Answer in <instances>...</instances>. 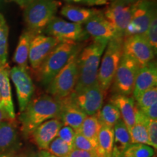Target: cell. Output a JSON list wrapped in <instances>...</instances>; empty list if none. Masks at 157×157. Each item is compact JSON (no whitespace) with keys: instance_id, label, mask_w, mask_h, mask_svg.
I'll use <instances>...</instances> for the list:
<instances>
[{"instance_id":"obj_35","label":"cell","mask_w":157,"mask_h":157,"mask_svg":"<svg viewBox=\"0 0 157 157\" xmlns=\"http://www.w3.org/2000/svg\"><path fill=\"white\" fill-rule=\"evenodd\" d=\"M146 127L148 135L149 146L156 150L157 148V119L146 117Z\"/></svg>"},{"instance_id":"obj_39","label":"cell","mask_w":157,"mask_h":157,"mask_svg":"<svg viewBox=\"0 0 157 157\" xmlns=\"http://www.w3.org/2000/svg\"><path fill=\"white\" fill-rule=\"evenodd\" d=\"M139 111L148 119H157V103H155L146 109L139 110Z\"/></svg>"},{"instance_id":"obj_32","label":"cell","mask_w":157,"mask_h":157,"mask_svg":"<svg viewBox=\"0 0 157 157\" xmlns=\"http://www.w3.org/2000/svg\"><path fill=\"white\" fill-rule=\"evenodd\" d=\"M135 101L137 109L139 110L146 109L157 103V87H154L143 92Z\"/></svg>"},{"instance_id":"obj_29","label":"cell","mask_w":157,"mask_h":157,"mask_svg":"<svg viewBox=\"0 0 157 157\" xmlns=\"http://www.w3.org/2000/svg\"><path fill=\"white\" fill-rule=\"evenodd\" d=\"M9 28L5 17L0 13V66L7 63Z\"/></svg>"},{"instance_id":"obj_10","label":"cell","mask_w":157,"mask_h":157,"mask_svg":"<svg viewBox=\"0 0 157 157\" xmlns=\"http://www.w3.org/2000/svg\"><path fill=\"white\" fill-rule=\"evenodd\" d=\"M104 95L98 82L78 93L69 95L71 101L87 116L97 115L103 106Z\"/></svg>"},{"instance_id":"obj_17","label":"cell","mask_w":157,"mask_h":157,"mask_svg":"<svg viewBox=\"0 0 157 157\" xmlns=\"http://www.w3.org/2000/svg\"><path fill=\"white\" fill-rule=\"evenodd\" d=\"M157 84V65L155 60L148 63L140 68L135 78L132 97L135 100L151 88L156 87Z\"/></svg>"},{"instance_id":"obj_12","label":"cell","mask_w":157,"mask_h":157,"mask_svg":"<svg viewBox=\"0 0 157 157\" xmlns=\"http://www.w3.org/2000/svg\"><path fill=\"white\" fill-rule=\"evenodd\" d=\"M10 77L15 84L20 112H22L34 95V82L29 70L17 66L10 69Z\"/></svg>"},{"instance_id":"obj_47","label":"cell","mask_w":157,"mask_h":157,"mask_svg":"<svg viewBox=\"0 0 157 157\" xmlns=\"http://www.w3.org/2000/svg\"><path fill=\"white\" fill-rule=\"evenodd\" d=\"M0 102H1V98H0Z\"/></svg>"},{"instance_id":"obj_27","label":"cell","mask_w":157,"mask_h":157,"mask_svg":"<svg viewBox=\"0 0 157 157\" xmlns=\"http://www.w3.org/2000/svg\"><path fill=\"white\" fill-rule=\"evenodd\" d=\"M102 127L97 116H87L76 132L98 143V133Z\"/></svg>"},{"instance_id":"obj_9","label":"cell","mask_w":157,"mask_h":157,"mask_svg":"<svg viewBox=\"0 0 157 157\" xmlns=\"http://www.w3.org/2000/svg\"><path fill=\"white\" fill-rule=\"evenodd\" d=\"M156 12V0H139L135 2L132 18L124 37L133 34H144L153 15Z\"/></svg>"},{"instance_id":"obj_28","label":"cell","mask_w":157,"mask_h":157,"mask_svg":"<svg viewBox=\"0 0 157 157\" xmlns=\"http://www.w3.org/2000/svg\"><path fill=\"white\" fill-rule=\"evenodd\" d=\"M96 116L102 125L111 127L114 126L116 123L121 119L119 111L111 102L102 106Z\"/></svg>"},{"instance_id":"obj_6","label":"cell","mask_w":157,"mask_h":157,"mask_svg":"<svg viewBox=\"0 0 157 157\" xmlns=\"http://www.w3.org/2000/svg\"><path fill=\"white\" fill-rule=\"evenodd\" d=\"M82 46L76 50L63 68L47 86L49 95L61 100L74 92L78 78L77 59Z\"/></svg>"},{"instance_id":"obj_38","label":"cell","mask_w":157,"mask_h":157,"mask_svg":"<svg viewBox=\"0 0 157 157\" xmlns=\"http://www.w3.org/2000/svg\"><path fill=\"white\" fill-rule=\"evenodd\" d=\"M68 2H73L85 5L87 6H95V5H104L109 3V0H64Z\"/></svg>"},{"instance_id":"obj_7","label":"cell","mask_w":157,"mask_h":157,"mask_svg":"<svg viewBox=\"0 0 157 157\" xmlns=\"http://www.w3.org/2000/svg\"><path fill=\"white\" fill-rule=\"evenodd\" d=\"M140 68L134 59L123 53L111 86L112 94L132 95L135 78Z\"/></svg>"},{"instance_id":"obj_48","label":"cell","mask_w":157,"mask_h":157,"mask_svg":"<svg viewBox=\"0 0 157 157\" xmlns=\"http://www.w3.org/2000/svg\"><path fill=\"white\" fill-rule=\"evenodd\" d=\"M153 157H154V156H153ZM154 157H156V156H154Z\"/></svg>"},{"instance_id":"obj_14","label":"cell","mask_w":157,"mask_h":157,"mask_svg":"<svg viewBox=\"0 0 157 157\" xmlns=\"http://www.w3.org/2000/svg\"><path fill=\"white\" fill-rule=\"evenodd\" d=\"M134 4L111 1L103 15L123 37L132 18Z\"/></svg>"},{"instance_id":"obj_34","label":"cell","mask_w":157,"mask_h":157,"mask_svg":"<svg viewBox=\"0 0 157 157\" xmlns=\"http://www.w3.org/2000/svg\"><path fill=\"white\" fill-rule=\"evenodd\" d=\"M145 36L154 50L155 55L157 52V12L153 15L148 29L145 32Z\"/></svg>"},{"instance_id":"obj_31","label":"cell","mask_w":157,"mask_h":157,"mask_svg":"<svg viewBox=\"0 0 157 157\" xmlns=\"http://www.w3.org/2000/svg\"><path fill=\"white\" fill-rule=\"evenodd\" d=\"M73 147L62 140L60 137H56L48 148V151L57 157H67Z\"/></svg>"},{"instance_id":"obj_24","label":"cell","mask_w":157,"mask_h":157,"mask_svg":"<svg viewBox=\"0 0 157 157\" xmlns=\"http://www.w3.org/2000/svg\"><path fill=\"white\" fill-rule=\"evenodd\" d=\"M113 149L111 157H121L124 151L132 143L129 130L122 119H120L113 127Z\"/></svg>"},{"instance_id":"obj_44","label":"cell","mask_w":157,"mask_h":157,"mask_svg":"<svg viewBox=\"0 0 157 157\" xmlns=\"http://www.w3.org/2000/svg\"><path fill=\"white\" fill-rule=\"evenodd\" d=\"M110 1L112 2H122V3H126V4H134L137 2L139 0H110Z\"/></svg>"},{"instance_id":"obj_11","label":"cell","mask_w":157,"mask_h":157,"mask_svg":"<svg viewBox=\"0 0 157 157\" xmlns=\"http://www.w3.org/2000/svg\"><path fill=\"white\" fill-rule=\"evenodd\" d=\"M123 53L132 58L140 67L154 60L156 56L144 34L124 37Z\"/></svg>"},{"instance_id":"obj_23","label":"cell","mask_w":157,"mask_h":157,"mask_svg":"<svg viewBox=\"0 0 157 157\" xmlns=\"http://www.w3.org/2000/svg\"><path fill=\"white\" fill-rule=\"evenodd\" d=\"M35 35H36L35 33L25 29L20 36L18 44L13 57V61L17 64V66L26 70L29 68V48L31 41Z\"/></svg>"},{"instance_id":"obj_19","label":"cell","mask_w":157,"mask_h":157,"mask_svg":"<svg viewBox=\"0 0 157 157\" xmlns=\"http://www.w3.org/2000/svg\"><path fill=\"white\" fill-rule=\"evenodd\" d=\"M119 111L121 119L129 130L134 124L136 118L137 108L135 99L131 95H124L120 94H112L110 101Z\"/></svg>"},{"instance_id":"obj_21","label":"cell","mask_w":157,"mask_h":157,"mask_svg":"<svg viewBox=\"0 0 157 157\" xmlns=\"http://www.w3.org/2000/svg\"><path fill=\"white\" fill-rule=\"evenodd\" d=\"M14 120L0 123V154L18 149V133Z\"/></svg>"},{"instance_id":"obj_4","label":"cell","mask_w":157,"mask_h":157,"mask_svg":"<svg viewBox=\"0 0 157 157\" xmlns=\"http://www.w3.org/2000/svg\"><path fill=\"white\" fill-rule=\"evenodd\" d=\"M60 6L57 0H31L24 7L26 29L36 34H42L47 25L56 16Z\"/></svg>"},{"instance_id":"obj_40","label":"cell","mask_w":157,"mask_h":157,"mask_svg":"<svg viewBox=\"0 0 157 157\" xmlns=\"http://www.w3.org/2000/svg\"><path fill=\"white\" fill-rule=\"evenodd\" d=\"M18 154V149H14V150L9 151L1 153L0 154V157H16Z\"/></svg>"},{"instance_id":"obj_41","label":"cell","mask_w":157,"mask_h":157,"mask_svg":"<svg viewBox=\"0 0 157 157\" xmlns=\"http://www.w3.org/2000/svg\"><path fill=\"white\" fill-rule=\"evenodd\" d=\"M36 154L37 157H57L45 150H39V151L37 152Z\"/></svg>"},{"instance_id":"obj_15","label":"cell","mask_w":157,"mask_h":157,"mask_svg":"<svg viewBox=\"0 0 157 157\" xmlns=\"http://www.w3.org/2000/svg\"><path fill=\"white\" fill-rule=\"evenodd\" d=\"M84 30L93 39H112L123 37L113 25L105 18L103 12L100 10L83 25Z\"/></svg>"},{"instance_id":"obj_22","label":"cell","mask_w":157,"mask_h":157,"mask_svg":"<svg viewBox=\"0 0 157 157\" xmlns=\"http://www.w3.org/2000/svg\"><path fill=\"white\" fill-rule=\"evenodd\" d=\"M100 10L94 8H85L73 5H66L61 8L60 14L71 22L83 25Z\"/></svg>"},{"instance_id":"obj_25","label":"cell","mask_w":157,"mask_h":157,"mask_svg":"<svg viewBox=\"0 0 157 157\" xmlns=\"http://www.w3.org/2000/svg\"><path fill=\"white\" fill-rule=\"evenodd\" d=\"M113 141V127L102 125L98 136V151L100 157H111Z\"/></svg>"},{"instance_id":"obj_36","label":"cell","mask_w":157,"mask_h":157,"mask_svg":"<svg viewBox=\"0 0 157 157\" xmlns=\"http://www.w3.org/2000/svg\"><path fill=\"white\" fill-rule=\"evenodd\" d=\"M76 133V131L71 127L63 125L59 129L57 137H60L62 140L68 143L69 146L73 147V143L74 138H75Z\"/></svg>"},{"instance_id":"obj_26","label":"cell","mask_w":157,"mask_h":157,"mask_svg":"<svg viewBox=\"0 0 157 157\" xmlns=\"http://www.w3.org/2000/svg\"><path fill=\"white\" fill-rule=\"evenodd\" d=\"M132 143H143L149 146L148 135L146 127V117L137 109L133 126L129 129Z\"/></svg>"},{"instance_id":"obj_45","label":"cell","mask_w":157,"mask_h":157,"mask_svg":"<svg viewBox=\"0 0 157 157\" xmlns=\"http://www.w3.org/2000/svg\"><path fill=\"white\" fill-rule=\"evenodd\" d=\"M26 157H37V154L36 152L31 151L28 154H26Z\"/></svg>"},{"instance_id":"obj_5","label":"cell","mask_w":157,"mask_h":157,"mask_svg":"<svg viewBox=\"0 0 157 157\" xmlns=\"http://www.w3.org/2000/svg\"><path fill=\"white\" fill-rule=\"evenodd\" d=\"M124 37L109 41L98 69L97 82L104 94L111 88L123 54Z\"/></svg>"},{"instance_id":"obj_16","label":"cell","mask_w":157,"mask_h":157,"mask_svg":"<svg viewBox=\"0 0 157 157\" xmlns=\"http://www.w3.org/2000/svg\"><path fill=\"white\" fill-rule=\"evenodd\" d=\"M63 125L59 118L50 119L39 125L30 135L40 150L47 151L50 143L58 136L59 129Z\"/></svg>"},{"instance_id":"obj_18","label":"cell","mask_w":157,"mask_h":157,"mask_svg":"<svg viewBox=\"0 0 157 157\" xmlns=\"http://www.w3.org/2000/svg\"><path fill=\"white\" fill-rule=\"evenodd\" d=\"M0 109L7 114L10 120H15V112L13 105L8 63L0 66Z\"/></svg>"},{"instance_id":"obj_3","label":"cell","mask_w":157,"mask_h":157,"mask_svg":"<svg viewBox=\"0 0 157 157\" xmlns=\"http://www.w3.org/2000/svg\"><path fill=\"white\" fill-rule=\"evenodd\" d=\"M82 44L81 43L61 42L49 53L36 72L39 81L47 87L51 80L67 63L71 57Z\"/></svg>"},{"instance_id":"obj_33","label":"cell","mask_w":157,"mask_h":157,"mask_svg":"<svg viewBox=\"0 0 157 157\" xmlns=\"http://www.w3.org/2000/svg\"><path fill=\"white\" fill-rule=\"evenodd\" d=\"M73 148L95 152L98 154V143L90 140L78 132L76 133L75 138L74 140Z\"/></svg>"},{"instance_id":"obj_43","label":"cell","mask_w":157,"mask_h":157,"mask_svg":"<svg viewBox=\"0 0 157 157\" xmlns=\"http://www.w3.org/2000/svg\"><path fill=\"white\" fill-rule=\"evenodd\" d=\"M6 120H10V119H9L8 117H7V114L4 112L2 109H0V123L4 121H6Z\"/></svg>"},{"instance_id":"obj_46","label":"cell","mask_w":157,"mask_h":157,"mask_svg":"<svg viewBox=\"0 0 157 157\" xmlns=\"http://www.w3.org/2000/svg\"><path fill=\"white\" fill-rule=\"evenodd\" d=\"M16 157H26V154H23V153H19Z\"/></svg>"},{"instance_id":"obj_13","label":"cell","mask_w":157,"mask_h":157,"mask_svg":"<svg viewBox=\"0 0 157 157\" xmlns=\"http://www.w3.org/2000/svg\"><path fill=\"white\" fill-rule=\"evenodd\" d=\"M60 42H61L52 36L43 34L35 35L31 42L29 53V61L32 69H38L46 57Z\"/></svg>"},{"instance_id":"obj_30","label":"cell","mask_w":157,"mask_h":157,"mask_svg":"<svg viewBox=\"0 0 157 157\" xmlns=\"http://www.w3.org/2000/svg\"><path fill=\"white\" fill-rule=\"evenodd\" d=\"M155 149L143 143H131L124 151L121 157H153Z\"/></svg>"},{"instance_id":"obj_8","label":"cell","mask_w":157,"mask_h":157,"mask_svg":"<svg viewBox=\"0 0 157 157\" xmlns=\"http://www.w3.org/2000/svg\"><path fill=\"white\" fill-rule=\"evenodd\" d=\"M42 34L54 37L60 42L75 43H80L90 37L82 25L68 22L56 16L51 20Z\"/></svg>"},{"instance_id":"obj_42","label":"cell","mask_w":157,"mask_h":157,"mask_svg":"<svg viewBox=\"0 0 157 157\" xmlns=\"http://www.w3.org/2000/svg\"><path fill=\"white\" fill-rule=\"evenodd\" d=\"M10 2H14L17 3L19 6H21V7L24 8L30 2L31 0H7Z\"/></svg>"},{"instance_id":"obj_2","label":"cell","mask_w":157,"mask_h":157,"mask_svg":"<svg viewBox=\"0 0 157 157\" xmlns=\"http://www.w3.org/2000/svg\"><path fill=\"white\" fill-rule=\"evenodd\" d=\"M109 40L93 39L91 43L82 48L78 56V78L74 93H78L97 82L100 63Z\"/></svg>"},{"instance_id":"obj_1","label":"cell","mask_w":157,"mask_h":157,"mask_svg":"<svg viewBox=\"0 0 157 157\" xmlns=\"http://www.w3.org/2000/svg\"><path fill=\"white\" fill-rule=\"evenodd\" d=\"M62 108L61 100L44 94L31 98L19 116L21 131L28 137L39 125L53 118H58Z\"/></svg>"},{"instance_id":"obj_20","label":"cell","mask_w":157,"mask_h":157,"mask_svg":"<svg viewBox=\"0 0 157 157\" xmlns=\"http://www.w3.org/2000/svg\"><path fill=\"white\" fill-rule=\"evenodd\" d=\"M61 101L62 108L58 118L63 124L71 127L76 132L87 115L71 101L70 96L61 99Z\"/></svg>"},{"instance_id":"obj_37","label":"cell","mask_w":157,"mask_h":157,"mask_svg":"<svg viewBox=\"0 0 157 157\" xmlns=\"http://www.w3.org/2000/svg\"><path fill=\"white\" fill-rule=\"evenodd\" d=\"M67 157H100L97 153L73 148Z\"/></svg>"}]
</instances>
